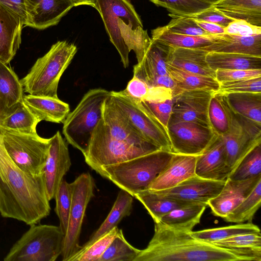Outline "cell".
<instances>
[{
  "label": "cell",
  "instance_id": "56",
  "mask_svg": "<svg viewBox=\"0 0 261 261\" xmlns=\"http://www.w3.org/2000/svg\"><path fill=\"white\" fill-rule=\"evenodd\" d=\"M205 1L211 3L213 5L214 4L219 2V1H220L221 0H205Z\"/></svg>",
  "mask_w": 261,
  "mask_h": 261
},
{
  "label": "cell",
  "instance_id": "3",
  "mask_svg": "<svg viewBox=\"0 0 261 261\" xmlns=\"http://www.w3.org/2000/svg\"><path fill=\"white\" fill-rule=\"evenodd\" d=\"M99 12L110 41L117 50L124 68L129 66L133 50L137 63L148 50L152 40L143 28L141 19L127 0H97Z\"/></svg>",
  "mask_w": 261,
  "mask_h": 261
},
{
  "label": "cell",
  "instance_id": "36",
  "mask_svg": "<svg viewBox=\"0 0 261 261\" xmlns=\"http://www.w3.org/2000/svg\"><path fill=\"white\" fill-rule=\"evenodd\" d=\"M232 117V111L224 94L214 92L208 108V118L211 128L218 136L227 134L230 128Z\"/></svg>",
  "mask_w": 261,
  "mask_h": 261
},
{
  "label": "cell",
  "instance_id": "18",
  "mask_svg": "<svg viewBox=\"0 0 261 261\" xmlns=\"http://www.w3.org/2000/svg\"><path fill=\"white\" fill-rule=\"evenodd\" d=\"M25 27L43 30L57 24L74 4L72 0H25Z\"/></svg>",
  "mask_w": 261,
  "mask_h": 261
},
{
  "label": "cell",
  "instance_id": "17",
  "mask_svg": "<svg viewBox=\"0 0 261 261\" xmlns=\"http://www.w3.org/2000/svg\"><path fill=\"white\" fill-rule=\"evenodd\" d=\"M261 180V174L241 180L227 178L219 194L208 201L207 205L215 216L225 217L238 206Z\"/></svg>",
  "mask_w": 261,
  "mask_h": 261
},
{
  "label": "cell",
  "instance_id": "38",
  "mask_svg": "<svg viewBox=\"0 0 261 261\" xmlns=\"http://www.w3.org/2000/svg\"><path fill=\"white\" fill-rule=\"evenodd\" d=\"M255 232H260L259 227L252 222H247L196 231H192L190 232V234L198 240L211 243L239 234Z\"/></svg>",
  "mask_w": 261,
  "mask_h": 261
},
{
  "label": "cell",
  "instance_id": "19",
  "mask_svg": "<svg viewBox=\"0 0 261 261\" xmlns=\"http://www.w3.org/2000/svg\"><path fill=\"white\" fill-rule=\"evenodd\" d=\"M230 173L223 140L221 136H218L211 145L198 155L195 174L207 179L226 181Z\"/></svg>",
  "mask_w": 261,
  "mask_h": 261
},
{
  "label": "cell",
  "instance_id": "52",
  "mask_svg": "<svg viewBox=\"0 0 261 261\" xmlns=\"http://www.w3.org/2000/svg\"><path fill=\"white\" fill-rule=\"evenodd\" d=\"M151 87L143 81L133 76L128 83L125 91L135 99L144 101L147 98Z\"/></svg>",
  "mask_w": 261,
  "mask_h": 261
},
{
  "label": "cell",
  "instance_id": "30",
  "mask_svg": "<svg viewBox=\"0 0 261 261\" xmlns=\"http://www.w3.org/2000/svg\"><path fill=\"white\" fill-rule=\"evenodd\" d=\"M134 197L144 205L154 222L175 209L197 203L168 198L148 189L136 193Z\"/></svg>",
  "mask_w": 261,
  "mask_h": 261
},
{
  "label": "cell",
  "instance_id": "2",
  "mask_svg": "<svg viewBox=\"0 0 261 261\" xmlns=\"http://www.w3.org/2000/svg\"><path fill=\"white\" fill-rule=\"evenodd\" d=\"M154 222L152 239L134 261H261V251L218 247Z\"/></svg>",
  "mask_w": 261,
  "mask_h": 261
},
{
  "label": "cell",
  "instance_id": "12",
  "mask_svg": "<svg viewBox=\"0 0 261 261\" xmlns=\"http://www.w3.org/2000/svg\"><path fill=\"white\" fill-rule=\"evenodd\" d=\"M232 113L229 132L220 136L224 143L231 173L250 151L261 144V125Z\"/></svg>",
  "mask_w": 261,
  "mask_h": 261
},
{
  "label": "cell",
  "instance_id": "11",
  "mask_svg": "<svg viewBox=\"0 0 261 261\" xmlns=\"http://www.w3.org/2000/svg\"><path fill=\"white\" fill-rule=\"evenodd\" d=\"M71 185L72 201L61 253L62 261H68L81 248L80 237L85 212L94 196V180L88 172L80 175Z\"/></svg>",
  "mask_w": 261,
  "mask_h": 261
},
{
  "label": "cell",
  "instance_id": "53",
  "mask_svg": "<svg viewBox=\"0 0 261 261\" xmlns=\"http://www.w3.org/2000/svg\"><path fill=\"white\" fill-rule=\"evenodd\" d=\"M0 3L18 16L25 26L28 15L25 0H0Z\"/></svg>",
  "mask_w": 261,
  "mask_h": 261
},
{
  "label": "cell",
  "instance_id": "45",
  "mask_svg": "<svg viewBox=\"0 0 261 261\" xmlns=\"http://www.w3.org/2000/svg\"><path fill=\"white\" fill-rule=\"evenodd\" d=\"M211 243L228 249L261 251V234L260 232L241 234Z\"/></svg>",
  "mask_w": 261,
  "mask_h": 261
},
{
  "label": "cell",
  "instance_id": "28",
  "mask_svg": "<svg viewBox=\"0 0 261 261\" xmlns=\"http://www.w3.org/2000/svg\"><path fill=\"white\" fill-rule=\"evenodd\" d=\"M213 6L233 20L261 27V0H221Z\"/></svg>",
  "mask_w": 261,
  "mask_h": 261
},
{
  "label": "cell",
  "instance_id": "47",
  "mask_svg": "<svg viewBox=\"0 0 261 261\" xmlns=\"http://www.w3.org/2000/svg\"><path fill=\"white\" fill-rule=\"evenodd\" d=\"M216 92L223 94L239 92L261 93V76L219 83V90Z\"/></svg>",
  "mask_w": 261,
  "mask_h": 261
},
{
  "label": "cell",
  "instance_id": "21",
  "mask_svg": "<svg viewBox=\"0 0 261 261\" xmlns=\"http://www.w3.org/2000/svg\"><path fill=\"white\" fill-rule=\"evenodd\" d=\"M197 156L174 153L168 164L150 185L148 189L152 191L169 189L195 175Z\"/></svg>",
  "mask_w": 261,
  "mask_h": 261
},
{
  "label": "cell",
  "instance_id": "20",
  "mask_svg": "<svg viewBox=\"0 0 261 261\" xmlns=\"http://www.w3.org/2000/svg\"><path fill=\"white\" fill-rule=\"evenodd\" d=\"M102 119L108 131L114 138L138 144H152L133 126L110 94L102 105Z\"/></svg>",
  "mask_w": 261,
  "mask_h": 261
},
{
  "label": "cell",
  "instance_id": "42",
  "mask_svg": "<svg viewBox=\"0 0 261 261\" xmlns=\"http://www.w3.org/2000/svg\"><path fill=\"white\" fill-rule=\"evenodd\" d=\"M159 6L166 8L170 13L192 17L213 6L205 0H149Z\"/></svg>",
  "mask_w": 261,
  "mask_h": 261
},
{
  "label": "cell",
  "instance_id": "49",
  "mask_svg": "<svg viewBox=\"0 0 261 261\" xmlns=\"http://www.w3.org/2000/svg\"><path fill=\"white\" fill-rule=\"evenodd\" d=\"M215 79L219 83L250 79L261 76V69H217Z\"/></svg>",
  "mask_w": 261,
  "mask_h": 261
},
{
  "label": "cell",
  "instance_id": "6",
  "mask_svg": "<svg viewBox=\"0 0 261 261\" xmlns=\"http://www.w3.org/2000/svg\"><path fill=\"white\" fill-rule=\"evenodd\" d=\"M110 91L93 88L87 91L64 120L62 132L69 144L84 153L93 132L102 118V108Z\"/></svg>",
  "mask_w": 261,
  "mask_h": 261
},
{
  "label": "cell",
  "instance_id": "55",
  "mask_svg": "<svg viewBox=\"0 0 261 261\" xmlns=\"http://www.w3.org/2000/svg\"><path fill=\"white\" fill-rule=\"evenodd\" d=\"M74 4V6L81 5L90 6L94 8H96L97 0H72Z\"/></svg>",
  "mask_w": 261,
  "mask_h": 261
},
{
  "label": "cell",
  "instance_id": "24",
  "mask_svg": "<svg viewBox=\"0 0 261 261\" xmlns=\"http://www.w3.org/2000/svg\"><path fill=\"white\" fill-rule=\"evenodd\" d=\"M210 36L213 43L200 49L207 52L261 57V34L242 36L223 33Z\"/></svg>",
  "mask_w": 261,
  "mask_h": 261
},
{
  "label": "cell",
  "instance_id": "22",
  "mask_svg": "<svg viewBox=\"0 0 261 261\" xmlns=\"http://www.w3.org/2000/svg\"><path fill=\"white\" fill-rule=\"evenodd\" d=\"M169 48V46L152 40L142 61L134 66L133 76L143 81L150 87H154L159 77L169 75L167 68Z\"/></svg>",
  "mask_w": 261,
  "mask_h": 261
},
{
  "label": "cell",
  "instance_id": "7",
  "mask_svg": "<svg viewBox=\"0 0 261 261\" xmlns=\"http://www.w3.org/2000/svg\"><path fill=\"white\" fill-rule=\"evenodd\" d=\"M158 150L161 149L152 144H138L114 138L101 118L83 154L87 164L97 172L103 166L126 161Z\"/></svg>",
  "mask_w": 261,
  "mask_h": 261
},
{
  "label": "cell",
  "instance_id": "9",
  "mask_svg": "<svg viewBox=\"0 0 261 261\" xmlns=\"http://www.w3.org/2000/svg\"><path fill=\"white\" fill-rule=\"evenodd\" d=\"M0 136L6 151L24 172L39 175L42 171L50 145V138L37 134H23L0 127Z\"/></svg>",
  "mask_w": 261,
  "mask_h": 261
},
{
  "label": "cell",
  "instance_id": "4",
  "mask_svg": "<svg viewBox=\"0 0 261 261\" xmlns=\"http://www.w3.org/2000/svg\"><path fill=\"white\" fill-rule=\"evenodd\" d=\"M173 154L158 150L126 161L103 166L97 173L134 197L136 193L148 189Z\"/></svg>",
  "mask_w": 261,
  "mask_h": 261
},
{
  "label": "cell",
  "instance_id": "51",
  "mask_svg": "<svg viewBox=\"0 0 261 261\" xmlns=\"http://www.w3.org/2000/svg\"><path fill=\"white\" fill-rule=\"evenodd\" d=\"M198 20L205 21L226 27L233 19L230 18L213 6L191 17Z\"/></svg>",
  "mask_w": 261,
  "mask_h": 261
},
{
  "label": "cell",
  "instance_id": "14",
  "mask_svg": "<svg viewBox=\"0 0 261 261\" xmlns=\"http://www.w3.org/2000/svg\"><path fill=\"white\" fill-rule=\"evenodd\" d=\"M214 92L210 90L196 89L183 91L173 96L172 114L168 125L187 121L211 127L208 108Z\"/></svg>",
  "mask_w": 261,
  "mask_h": 261
},
{
  "label": "cell",
  "instance_id": "1",
  "mask_svg": "<svg viewBox=\"0 0 261 261\" xmlns=\"http://www.w3.org/2000/svg\"><path fill=\"white\" fill-rule=\"evenodd\" d=\"M50 212L43 173L32 175L19 168L0 136V214L30 226L39 223Z\"/></svg>",
  "mask_w": 261,
  "mask_h": 261
},
{
  "label": "cell",
  "instance_id": "25",
  "mask_svg": "<svg viewBox=\"0 0 261 261\" xmlns=\"http://www.w3.org/2000/svg\"><path fill=\"white\" fill-rule=\"evenodd\" d=\"M207 51L200 48L170 47L167 63L187 71L215 79V71L206 62Z\"/></svg>",
  "mask_w": 261,
  "mask_h": 261
},
{
  "label": "cell",
  "instance_id": "37",
  "mask_svg": "<svg viewBox=\"0 0 261 261\" xmlns=\"http://www.w3.org/2000/svg\"><path fill=\"white\" fill-rule=\"evenodd\" d=\"M152 40L173 47L201 48L211 45L213 41L209 35L194 36L169 31L165 26L151 31Z\"/></svg>",
  "mask_w": 261,
  "mask_h": 261
},
{
  "label": "cell",
  "instance_id": "13",
  "mask_svg": "<svg viewBox=\"0 0 261 261\" xmlns=\"http://www.w3.org/2000/svg\"><path fill=\"white\" fill-rule=\"evenodd\" d=\"M167 129L172 152L186 155H200L218 136L211 127L192 122L169 124Z\"/></svg>",
  "mask_w": 261,
  "mask_h": 261
},
{
  "label": "cell",
  "instance_id": "32",
  "mask_svg": "<svg viewBox=\"0 0 261 261\" xmlns=\"http://www.w3.org/2000/svg\"><path fill=\"white\" fill-rule=\"evenodd\" d=\"M205 60L209 67L214 71L217 69H261V57L208 52Z\"/></svg>",
  "mask_w": 261,
  "mask_h": 261
},
{
  "label": "cell",
  "instance_id": "33",
  "mask_svg": "<svg viewBox=\"0 0 261 261\" xmlns=\"http://www.w3.org/2000/svg\"><path fill=\"white\" fill-rule=\"evenodd\" d=\"M167 68L170 76L176 83L173 96L186 90L204 89L215 92L219 90V83L215 78L187 71L168 64Z\"/></svg>",
  "mask_w": 261,
  "mask_h": 261
},
{
  "label": "cell",
  "instance_id": "34",
  "mask_svg": "<svg viewBox=\"0 0 261 261\" xmlns=\"http://www.w3.org/2000/svg\"><path fill=\"white\" fill-rule=\"evenodd\" d=\"M224 95L234 113L261 125V93H230Z\"/></svg>",
  "mask_w": 261,
  "mask_h": 261
},
{
  "label": "cell",
  "instance_id": "41",
  "mask_svg": "<svg viewBox=\"0 0 261 261\" xmlns=\"http://www.w3.org/2000/svg\"><path fill=\"white\" fill-rule=\"evenodd\" d=\"M118 229L116 227L90 244L84 245L68 261H98L116 236Z\"/></svg>",
  "mask_w": 261,
  "mask_h": 261
},
{
  "label": "cell",
  "instance_id": "54",
  "mask_svg": "<svg viewBox=\"0 0 261 261\" xmlns=\"http://www.w3.org/2000/svg\"><path fill=\"white\" fill-rule=\"evenodd\" d=\"M195 20L201 28L211 35H218L224 33L225 27L212 22L195 19Z\"/></svg>",
  "mask_w": 261,
  "mask_h": 261
},
{
  "label": "cell",
  "instance_id": "5",
  "mask_svg": "<svg viewBox=\"0 0 261 261\" xmlns=\"http://www.w3.org/2000/svg\"><path fill=\"white\" fill-rule=\"evenodd\" d=\"M77 50L76 46L66 41L54 44L38 58L29 73L20 80L25 92L36 96L58 98V85L62 74Z\"/></svg>",
  "mask_w": 261,
  "mask_h": 261
},
{
  "label": "cell",
  "instance_id": "15",
  "mask_svg": "<svg viewBox=\"0 0 261 261\" xmlns=\"http://www.w3.org/2000/svg\"><path fill=\"white\" fill-rule=\"evenodd\" d=\"M71 165L67 141L58 131L50 138V145L42 171L49 201L54 199L58 187Z\"/></svg>",
  "mask_w": 261,
  "mask_h": 261
},
{
  "label": "cell",
  "instance_id": "16",
  "mask_svg": "<svg viewBox=\"0 0 261 261\" xmlns=\"http://www.w3.org/2000/svg\"><path fill=\"white\" fill-rule=\"evenodd\" d=\"M225 182V181L207 179L195 175L173 188L154 191L168 198L207 205L209 200L219 194Z\"/></svg>",
  "mask_w": 261,
  "mask_h": 261
},
{
  "label": "cell",
  "instance_id": "43",
  "mask_svg": "<svg viewBox=\"0 0 261 261\" xmlns=\"http://www.w3.org/2000/svg\"><path fill=\"white\" fill-rule=\"evenodd\" d=\"M261 174V144L256 146L240 162L228 178L241 180Z\"/></svg>",
  "mask_w": 261,
  "mask_h": 261
},
{
  "label": "cell",
  "instance_id": "8",
  "mask_svg": "<svg viewBox=\"0 0 261 261\" xmlns=\"http://www.w3.org/2000/svg\"><path fill=\"white\" fill-rule=\"evenodd\" d=\"M65 235L60 226L30 225L11 248L4 261H55L61 255Z\"/></svg>",
  "mask_w": 261,
  "mask_h": 261
},
{
  "label": "cell",
  "instance_id": "46",
  "mask_svg": "<svg viewBox=\"0 0 261 261\" xmlns=\"http://www.w3.org/2000/svg\"><path fill=\"white\" fill-rule=\"evenodd\" d=\"M169 16L172 19L165 27L171 32L194 36L211 35L201 28L191 17L179 16L171 13L169 14Z\"/></svg>",
  "mask_w": 261,
  "mask_h": 261
},
{
  "label": "cell",
  "instance_id": "26",
  "mask_svg": "<svg viewBox=\"0 0 261 261\" xmlns=\"http://www.w3.org/2000/svg\"><path fill=\"white\" fill-rule=\"evenodd\" d=\"M23 101L40 121L63 123L70 112L69 105L59 98L29 94L24 95Z\"/></svg>",
  "mask_w": 261,
  "mask_h": 261
},
{
  "label": "cell",
  "instance_id": "40",
  "mask_svg": "<svg viewBox=\"0 0 261 261\" xmlns=\"http://www.w3.org/2000/svg\"><path fill=\"white\" fill-rule=\"evenodd\" d=\"M140 251L126 240L122 229H119L98 261H134Z\"/></svg>",
  "mask_w": 261,
  "mask_h": 261
},
{
  "label": "cell",
  "instance_id": "50",
  "mask_svg": "<svg viewBox=\"0 0 261 261\" xmlns=\"http://www.w3.org/2000/svg\"><path fill=\"white\" fill-rule=\"evenodd\" d=\"M224 33L242 36L261 34V27L252 25L243 20H234L225 28Z\"/></svg>",
  "mask_w": 261,
  "mask_h": 261
},
{
  "label": "cell",
  "instance_id": "39",
  "mask_svg": "<svg viewBox=\"0 0 261 261\" xmlns=\"http://www.w3.org/2000/svg\"><path fill=\"white\" fill-rule=\"evenodd\" d=\"M260 204L261 180L257 183L250 194L223 219L228 222H252Z\"/></svg>",
  "mask_w": 261,
  "mask_h": 261
},
{
  "label": "cell",
  "instance_id": "27",
  "mask_svg": "<svg viewBox=\"0 0 261 261\" xmlns=\"http://www.w3.org/2000/svg\"><path fill=\"white\" fill-rule=\"evenodd\" d=\"M39 122L23 100L0 115V127L20 133L37 134L36 127Z\"/></svg>",
  "mask_w": 261,
  "mask_h": 261
},
{
  "label": "cell",
  "instance_id": "44",
  "mask_svg": "<svg viewBox=\"0 0 261 261\" xmlns=\"http://www.w3.org/2000/svg\"><path fill=\"white\" fill-rule=\"evenodd\" d=\"M72 194L71 183H68L63 179L58 187L54 198L56 201L55 211L59 220V226L64 235L68 226Z\"/></svg>",
  "mask_w": 261,
  "mask_h": 261
},
{
  "label": "cell",
  "instance_id": "35",
  "mask_svg": "<svg viewBox=\"0 0 261 261\" xmlns=\"http://www.w3.org/2000/svg\"><path fill=\"white\" fill-rule=\"evenodd\" d=\"M133 196L121 189L108 216L99 228L90 236L84 245H87L100 236L117 227L125 217L129 216L133 208Z\"/></svg>",
  "mask_w": 261,
  "mask_h": 261
},
{
  "label": "cell",
  "instance_id": "10",
  "mask_svg": "<svg viewBox=\"0 0 261 261\" xmlns=\"http://www.w3.org/2000/svg\"><path fill=\"white\" fill-rule=\"evenodd\" d=\"M110 95L131 124L146 140L161 150L172 152L168 129L141 101L132 97L125 89L110 91Z\"/></svg>",
  "mask_w": 261,
  "mask_h": 261
},
{
  "label": "cell",
  "instance_id": "48",
  "mask_svg": "<svg viewBox=\"0 0 261 261\" xmlns=\"http://www.w3.org/2000/svg\"><path fill=\"white\" fill-rule=\"evenodd\" d=\"M152 112L161 124L167 129L172 114L173 98L162 102L141 101Z\"/></svg>",
  "mask_w": 261,
  "mask_h": 261
},
{
  "label": "cell",
  "instance_id": "29",
  "mask_svg": "<svg viewBox=\"0 0 261 261\" xmlns=\"http://www.w3.org/2000/svg\"><path fill=\"white\" fill-rule=\"evenodd\" d=\"M207 206L201 203L192 204L170 212L158 221L169 228L190 232L200 223Z\"/></svg>",
  "mask_w": 261,
  "mask_h": 261
},
{
  "label": "cell",
  "instance_id": "31",
  "mask_svg": "<svg viewBox=\"0 0 261 261\" xmlns=\"http://www.w3.org/2000/svg\"><path fill=\"white\" fill-rule=\"evenodd\" d=\"M23 88L17 75L0 61V115L23 100Z\"/></svg>",
  "mask_w": 261,
  "mask_h": 261
},
{
  "label": "cell",
  "instance_id": "23",
  "mask_svg": "<svg viewBox=\"0 0 261 261\" xmlns=\"http://www.w3.org/2000/svg\"><path fill=\"white\" fill-rule=\"evenodd\" d=\"M23 27L21 19L0 3V61L5 64L20 47Z\"/></svg>",
  "mask_w": 261,
  "mask_h": 261
}]
</instances>
